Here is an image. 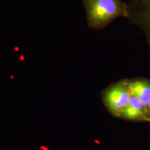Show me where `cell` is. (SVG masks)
I'll use <instances>...</instances> for the list:
<instances>
[{
    "label": "cell",
    "instance_id": "obj_1",
    "mask_svg": "<svg viewBox=\"0 0 150 150\" xmlns=\"http://www.w3.org/2000/svg\"><path fill=\"white\" fill-rule=\"evenodd\" d=\"M88 27L99 30L119 17H129L127 4L121 0H82Z\"/></svg>",
    "mask_w": 150,
    "mask_h": 150
},
{
    "label": "cell",
    "instance_id": "obj_2",
    "mask_svg": "<svg viewBox=\"0 0 150 150\" xmlns=\"http://www.w3.org/2000/svg\"><path fill=\"white\" fill-rule=\"evenodd\" d=\"M127 6L130 23L142 30L150 45V0H130Z\"/></svg>",
    "mask_w": 150,
    "mask_h": 150
},
{
    "label": "cell",
    "instance_id": "obj_3",
    "mask_svg": "<svg viewBox=\"0 0 150 150\" xmlns=\"http://www.w3.org/2000/svg\"><path fill=\"white\" fill-rule=\"evenodd\" d=\"M131 96L129 88L122 85H117L107 91L105 101L110 111L115 115H118L129 106Z\"/></svg>",
    "mask_w": 150,
    "mask_h": 150
},
{
    "label": "cell",
    "instance_id": "obj_4",
    "mask_svg": "<svg viewBox=\"0 0 150 150\" xmlns=\"http://www.w3.org/2000/svg\"><path fill=\"white\" fill-rule=\"evenodd\" d=\"M131 93L137 97L144 106L150 103V82L146 81H136L129 85Z\"/></svg>",
    "mask_w": 150,
    "mask_h": 150
},
{
    "label": "cell",
    "instance_id": "obj_5",
    "mask_svg": "<svg viewBox=\"0 0 150 150\" xmlns=\"http://www.w3.org/2000/svg\"><path fill=\"white\" fill-rule=\"evenodd\" d=\"M122 113L126 118L130 120H137L142 117L144 112L139 111L134 107L129 105L125 108Z\"/></svg>",
    "mask_w": 150,
    "mask_h": 150
},
{
    "label": "cell",
    "instance_id": "obj_6",
    "mask_svg": "<svg viewBox=\"0 0 150 150\" xmlns=\"http://www.w3.org/2000/svg\"><path fill=\"white\" fill-rule=\"evenodd\" d=\"M129 105L132 107H134L139 111L144 112V109L145 106L144 105V104L141 102V101L137 97L134 96V95H133L132 94H131V96L130 99H129Z\"/></svg>",
    "mask_w": 150,
    "mask_h": 150
},
{
    "label": "cell",
    "instance_id": "obj_7",
    "mask_svg": "<svg viewBox=\"0 0 150 150\" xmlns=\"http://www.w3.org/2000/svg\"><path fill=\"white\" fill-rule=\"evenodd\" d=\"M147 112L149 113V115L150 116V103L147 106Z\"/></svg>",
    "mask_w": 150,
    "mask_h": 150
},
{
    "label": "cell",
    "instance_id": "obj_8",
    "mask_svg": "<svg viewBox=\"0 0 150 150\" xmlns=\"http://www.w3.org/2000/svg\"><path fill=\"white\" fill-rule=\"evenodd\" d=\"M41 149H43V150H47V149H45V147H41Z\"/></svg>",
    "mask_w": 150,
    "mask_h": 150
},
{
    "label": "cell",
    "instance_id": "obj_9",
    "mask_svg": "<svg viewBox=\"0 0 150 150\" xmlns=\"http://www.w3.org/2000/svg\"><path fill=\"white\" fill-rule=\"evenodd\" d=\"M23 59H24L23 56H21V60H23Z\"/></svg>",
    "mask_w": 150,
    "mask_h": 150
},
{
    "label": "cell",
    "instance_id": "obj_10",
    "mask_svg": "<svg viewBox=\"0 0 150 150\" xmlns=\"http://www.w3.org/2000/svg\"><path fill=\"white\" fill-rule=\"evenodd\" d=\"M15 49H16V51H18V48H16Z\"/></svg>",
    "mask_w": 150,
    "mask_h": 150
},
{
    "label": "cell",
    "instance_id": "obj_11",
    "mask_svg": "<svg viewBox=\"0 0 150 150\" xmlns=\"http://www.w3.org/2000/svg\"><path fill=\"white\" fill-rule=\"evenodd\" d=\"M11 77L12 79H13V76H11Z\"/></svg>",
    "mask_w": 150,
    "mask_h": 150
}]
</instances>
